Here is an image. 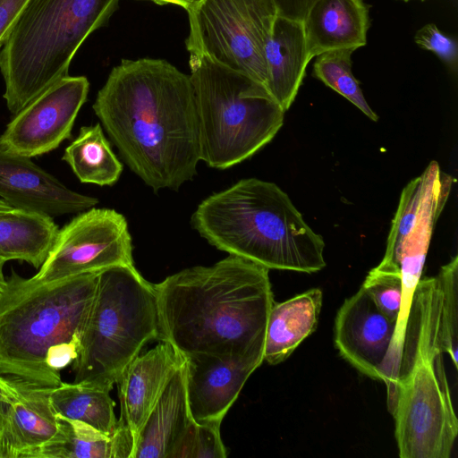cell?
Listing matches in <instances>:
<instances>
[{
	"label": "cell",
	"mask_w": 458,
	"mask_h": 458,
	"mask_svg": "<svg viewBox=\"0 0 458 458\" xmlns=\"http://www.w3.org/2000/svg\"><path fill=\"white\" fill-rule=\"evenodd\" d=\"M93 110L128 167L155 191L197 174L199 123L190 76L163 59H123Z\"/></svg>",
	"instance_id": "cell-1"
},
{
	"label": "cell",
	"mask_w": 458,
	"mask_h": 458,
	"mask_svg": "<svg viewBox=\"0 0 458 458\" xmlns=\"http://www.w3.org/2000/svg\"><path fill=\"white\" fill-rule=\"evenodd\" d=\"M268 270L229 255L155 284L159 341L170 343L184 358L264 350L275 302Z\"/></svg>",
	"instance_id": "cell-2"
},
{
	"label": "cell",
	"mask_w": 458,
	"mask_h": 458,
	"mask_svg": "<svg viewBox=\"0 0 458 458\" xmlns=\"http://www.w3.org/2000/svg\"><path fill=\"white\" fill-rule=\"evenodd\" d=\"M443 283L420 279L410 307L400 357L385 383L401 458H449L458 420L443 364Z\"/></svg>",
	"instance_id": "cell-3"
},
{
	"label": "cell",
	"mask_w": 458,
	"mask_h": 458,
	"mask_svg": "<svg viewBox=\"0 0 458 458\" xmlns=\"http://www.w3.org/2000/svg\"><path fill=\"white\" fill-rule=\"evenodd\" d=\"M191 225L210 245L268 269L310 274L326 266L323 237L270 182L242 179L210 195Z\"/></svg>",
	"instance_id": "cell-4"
},
{
	"label": "cell",
	"mask_w": 458,
	"mask_h": 458,
	"mask_svg": "<svg viewBox=\"0 0 458 458\" xmlns=\"http://www.w3.org/2000/svg\"><path fill=\"white\" fill-rule=\"evenodd\" d=\"M99 272L37 283L12 271L0 293V376L60 385L61 376L46 364L47 352L81 337Z\"/></svg>",
	"instance_id": "cell-5"
},
{
	"label": "cell",
	"mask_w": 458,
	"mask_h": 458,
	"mask_svg": "<svg viewBox=\"0 0 458 458\" xmlns=\"http://www.w3.org/2000/svg\"><path fill=\"white\" fill-rule=\"evenodd\" d=\"M120 0H29L0 49L4 98L13 114L68 75L85 39Z\"/></svg>",
	"instance_id": "cell-6"
},
{
	"label": "cell",
	"mask_w": 458,
	"mask_h": 458,
	"mask_svg": "<svg viewBox=\"0 0 458 458\" xmlns=\"http://www.w3.org/2000/svg\"><path fill=\"white\" fill-rule=\"evenodd\" d=\"M199 159L226 169L252 157L284 123V110L266 87L201 54H190Z\"/></svg>",
	"instance_id": "cell-7"
},
{
	"label": "cell",
	"mask_w": 458,
	"mask_h": 458,
	"mask_svg": "<svg viewBox=\"0 0 458 458\" xmlns=\"http://www.w3.org/2000/svg\"><path fill=\"white\" fill-rule=\"evenodd\" d=\"M159 338L154 284L134 265L100 271L80 352L72 364L73 382L112 389L143 345Z\"/></svg>",
	"instance_id": "cell-8"
},
{
	"label": "cell",
	"mask_w": 458,
	"mask_h": 458,
	"mask_svg": "<svg viewBox=\"0 0 458 458\" xmlns=\"http://www.w3.org/2000/svg\"><path fill=\"white\" fill-rule=\"evenodd\" d=\"M187 13L190 54L205 55L266 87L265 49L278 16L273 0H202Z\"/></svg>",
	"instance_id": "cell-9"
},
{
	"label": "cell",
	"mask_w": 458,
	"mask_h": 458,
	"mask_svg": "<svg viewBox=\"0 0 458 458\" xmlns=\"http://www.w3.org/2000/svg\"><path fill=\"white\" fill-rule=\"evenodd\" d=\"M453 178L436 161L411 181L401 194L382 262L397 269L403 283V301L394 345L403 344L414 291L421 279L435 224L453 185Z\"/></svg>",
	"instance_id": "cell-10"
},
{
	"label": "cell",
	"mask_w": 458,
	"mask_h": 458,
	"mask_svg": "<svg viewBox=\"0 0 458 458\" xmlns=\"http://www.w3.org/2000/svg\"><path fill=\"white\" fill-rule=\"evenodd\" d=\"M134 265L126 218L111 208H89L58 230L31 280L51 283L106 268Z\"/></svg>",
	"instance_id": "cell-11"
},
{
	"label": "cell",
	"mask_w": 458,
	"mask_h": 458,
	"mask_svg": "<svg viewBox=\"0 0 458 458\" xmlns=\"http://www.w3.org/2000/svg\"><path fill=\"white\" fill-rule=\"evenodd\" d=\"M89 89L84 76L67 75L57 81L14 114L0 136V147L28 157L55 149L71 138Z\"/></svg>",
	"instance_id": "cell-12"
},
{
	"label": "cell",
	"mask_w": 458,
	"mask_h": 458,
	"mask_svg": "<svg viewBox=\"0 0 458 458\" xmlns=\"http://www.w3.org/2000/svg\"><path fill=\"white\" fill-rule=\"evenodd\" d=\"M396 323L387 318L361 286L337 311L335 346L360 373L383 381L387 370Z\"/></svg>",
	"instance_id": "cell-13"
},
{
	"label": "cell",
	"mask_w": 458,
	"mask_h": 458,
	"mask_svg": "<svg viewBox=\"0 0 458 458\" xmlns=\"http://www.w3.org/2000/svg\"><path fill=\"white\" fill-rule=\"evenodd\" d=\"M263 354L264 350H257L186 357V394L192 420L221 424L249 377L263 362Z\"/></svg>",
	"instance_id": "cell-14"
},
{
	"label": "cell",
	"mask_w": 458,
	"mask_h": 458,
	"mask_svg": "<svg viewBox=\"0 0 458 458\" xmlns=\"http://www.w3.org/2000/svg\"><path fill=\"white\" fill-rule=\"evenodd\" d=\"M7 401L0 403V458H31L57 431L53 387L0 376Z\"/></svg>",
	"instance_id": "cell-15"
},
{
	"label": "cell",
	"mask_w": 458,
	"mask_h": 458,
	"mask_svg": "<svg viewBox=\"0 0 458 458\" xmlns=\"http://www.w3.org/2000/svg\"><path fill=\"white\" fill-rule=\"evenodd\" d=\"M0 199L13 208L50 217L81 213L98 199L67 188L30 157L0 147Z\"/></svg>",
	"instance_id": "cell-16"
},
{
	"label": "cell",
	"mask_w": 458,
	"mask_h": 458,
	"mask_svg": "<svg viewBox=\"0 0 458 458\" xmlns=\"http://www.w3.org/2000/svg\"><path fill=\"white\" fill-rule=\"evenodd\" d=\"M184 362L185 358L170 343L160 341L149 351L139 353L121 374L116 383L121 403L119 421L131 431L134 442L156 403Z\"/></svg>",
	"instance_id": "cell-17"
},
{
	"label": "cell",
	"mask_w": 458,
	"mask_h": 458,
	"mask_svg": "<svg viewBox=\"0 0 458 458\" xmlns=\"http://www.w3.org/2000/svg\"><path fill=\"white\" fill-rule=\"evenodd\" d=\"M310 59L333 50L367 44L369 5L363 0H318L303 22Z\"/></svg>",
	"instance_id": "cell-18"
},
{
	"label": "cell",
	"mask_w": 458,
	"mask_h": 458,
	"mask_svg": "<svg viewBox=\"0 0 458 458\" xmlns=\"http://www.w3.org/2000/svg\"><path fill=\"white\" fill-rule=\"evenodd\" d=\"M266 89L286 112L293 103L311 60L303 23L277 16L265 49Z\"/></svg>",
	"instance_id": "cell-19"
},
{
	"label": "cell",
	"mask_w": 458,
	"mask_h": 458,
	"mask_svg": "<svg viewBox=\"0 0 458 458\" xmlns=\"http://www.w3.org/2000/svg\"><path fill=\"white\" fill-rule=\"evenodd\" d=\"M192 420L187 401L184 362L142 425L132 458H171Z\"/></svg>",
	"instance_id": "cell-20"
},
{
	"label": "cell",
	"mask_w": 458,
	"mask_h": 458,
	"mask_svg": "<svg viewBox=\"0 0 458 458\" xmlns=\"http://www.w3.org/2000/svg\"><path fill=\"white\" fill-rule=\"evenodd\" d=\"M323 294L313 288L272 305L266 326L264 360L276 365L285 360L317 328Z\"/></svg>",
	"instance_id": "cell-21"
},
{
	"label": "cell",
	"mask_w": 458,
	"mask_h": 458,
	"mask_svg": "<svg viewBox=\"0 0 458 458\" xmlns=\"http://www.w3.org/2000/svg\"><path fill=\"white\" fill-rule=\"evenodd\" d=\"M56 417V433L31 458H132L134 438L119 420L117 430L108 435L85 422Z\"/></svg>",
	"instance_id": "cell-22"
},
{
	"label": "cell",
	"mask_w": 458,
	"mask_h": 458,
	"mask_svg": "<svg viewBox=\"0 0 458 458\" xmlns=\"http://www.w3.org/2000/svg\"><path fill=\"white\" fill-rule=\"evenodd\" d=\"M58 230L52 217L45 215L13 208L0 211V257L39 268Z\"/></svg>",
	"instance_id": "cell-23"
},
{
	"label": "cell",
	"mask_w": 458,
	"mask_h": 458,
	"mask_svg": "<svg viewBox=\"0 0 458 458\" xmlns=\"http://www.w3.org/2000/svg\"><path fill=\"white\" fill-rule=\"evenodd\" d=\"M62 159L81 182L99 186L114 185L123 169L99 123L81 127Z\"/></svg>",
	"instance_id": "cell-24"
},
{
	"label": "cell",
	"mask_w": 458,
	"mask_h": 458,
	"mask_svg": "<svg viewBox=\"0 0 458 458\" xmlns=\"http://www.w3.org/2000/svg\"><path fill=\"white\" fill-rule=\"evenodd\" d=\"M111 390L95 384L62 381L51 389L50 401L57 414L112 435L117 430L119 421L114 415Z\"/></svg>",
	"instance_id": "cell-25"
},
{
	"label": "cell",
	"mask_w": 458,
	"mask_h": 458,
	"mask_svg": "<svg viewBox=\"0 0 458 458\" xmlns=\"http://www.w3.org/2000/svg\"><path fill=\"white\" fill-rule=\"evenodd\" d=\"M354 49H340L322 53L316 56L312 76L331 88L372 121L378 116L366 101L359 81L352 72V55Z\"/></svg>",
	"instance_id": "cell-26"
},
{
	"label": "cell",
	"mask_w": 458,
	"mask_h": 458,
	"mask_svg": "<svg viewBox=\"0 0 458 458\" xmlns=\"http://www.w3.org/2000/svg\"><path fill=\"white\" fill-rule=\"evenodd\" d=\"M361 286L377 307L397 324L403 301V283L399 271L381 261L369 272Z\"/></svg>",
	"instance_id": "cell-27"
},
{
	"label": "cell",
	"mask_w": 458,
	"mask_h": 458,
	"mask_svg": "<svg viewBox=\"0 0 458 458\" xmlns=\"http://www.w3.org/2000/svg\"><path fill=\"white\" fill-rule=\"evenodd\" d=\"M220 425L215 422H196L189 425L175 446L171 458H225L227 456Z\"/></svg>",
	"instance_id": "cell-28"
},
{
	"label": "cell",
	"mask_w": 458,
	"mask_h": 458,
	"mask_svg": "<svg viewBox=\"0 0 458 458\" xmlns=\"http://www.w3.org/2000/svg\"><path fill=\"white\" fill-rule=\"evenodd\" d=\"M414 41L420 48L434 53L451 71H457V42L440 31L434 23H428L418 30Z\"/></svg>",
	"instance_id": "cell-29"
},
{
	"label": "cell",
	"mask_w": 458,
	"mask_h": 458,
	"mask_svg": "<svg viewBox=\"0 0 458 458\" xmlns=\"http://www.w3.org/2000/svg\"><path fill=\"white\" fill-rule=\"evenodd\" d=\"M81 338L61 343L49 348L46 355V364L49 370L60 376V370L72 364L80 352Z\"/></svg>",
	"instance_id": "cell-30"
},
{
	"label": "cell",
	"mask_w": 458,
	"mask_h": 458,
	"mask_svg": "<svg viewBox=\"0 0 458 458\" xmlns=\"http://www.w3.org/2000/svg\"><path fill=\"white\" fill-rule=\"evenodd\" d=\"M29 0H0V49Z\"/></svg>",
	"instance_id": "cell-31"
},
{
	"label": "cell",
	"mask_w": 458,
	"mask_h": 458,
	"mask_svg": "<svg viewBox=\"0 0 458 458\" xmlns=\"http://www.w3.org/2000/svg\"><path fill=\"white\" fill-rule=\"evenodd\" d=\"M318 0H273L279 17L303 23Z\"/></svg>",
	"instance_id": "cell-32"
},
{
	"label": "cell",
	"mask_w": 458,
	"mask_h": 458,
	"mask_svg": "<svg viewBox=\"0 0 458 458\" xmlns=\"http://www.w3.org/2000/svg\"><path fill=\"white\" fill-rule=\"evenodd\" d=\"M147 1H151L157 4H176V5L182 7L186 11H188L189 9L197 5L202 0H147Z\"/></svg>",
	"instance_id": "cell-33"
},
{
	"label": "cell",
	"mask_w": 458,
	"mask_h": 458,
	"mask_svg": "<svg viewBox=\"0 0 458 458\" xmlns=\"http://www.w3.org/2000/svg\"><path fill=\"white\" fill-rule=\"evenodd\" d=\"M5 262H6V260L0 257V293L3 290L4 284L5 282V277L4 276V265Z\"/></svg>",
	"instance_id": "cell-34"
},
{
	"label": "cell",
	"mask_w": 458,
	"mask_h": 458,
	"mask_svg": "<svg viewBox=\"0 0 458 458\" xmlns=\"http://www.w3.org/2000/svg\"><path fill=\"white\" fill-rule=\"evenodd\" d=\"M13 208L4 200L0 199V211H6Z\"/></svg>",
	"instance_id": "cell-35"
},
{
	"label": "cell",
	"mask_w": 458,
	"mask_h": 458,
	"mask_svg": "<svg viewBox=\"0 0 458 458\" xmlns=\"http://www.w3.org/2000/svg\"><path fill=\"white\" fill-rule=\"evenodd\" d=\"M6 401H7V394L0 386V403H4Z\"/></svg>",
	"instance_id": "cell-36"
},
{
	"label": "cell",
	"mask_w": 458,
	"mask_h": 458,
	"mask_svg": "<svg viewBox=\"0 0 458 458\" xmlns=\"http://www.w3.org/2000/svg\"><path fill=\"white\" fill-rule=\"evenodd\" d=\"M401 1L409 2V1H411V0H401ZM420 1H425V0H420Z\"/></svg>",
	"instance_id": "cell-37"
}]
</instances>
